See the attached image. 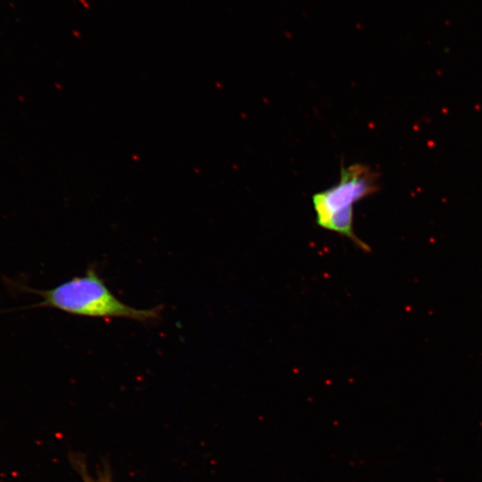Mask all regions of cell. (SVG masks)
<instances>
[{
	"label": "cell",
	"instance_id": "cell-1",
	"mask_svg": "<svg viewBox=\"0 0 482 482\" xmlns=\"http://www.w3.org/2000/svg\"><path fill=\"white\" fill-rule=\"evenodd\" d=\"M42 301L27 308H54L70 314L91 318H122L142 323L161 319L162 306L137 309L121 302L108 288L96 269L88 267L81 277H74L48 290H29Z\"/></svg>",
	"mask_w": 482,
	"mask_h": 482
},
{
	"label": "cell",
	"instance_id": "cell-2",
	"mask_svg": "<svg viewBox=\"0 0 482 482\" xmlns=\"http://www.w3.org/2000/svg\"><path fill=\"white\" fill-rule=\"evenodd\" d=\"M378 189V175L369 166L353 163L342 167L338 182L312 197L317 224L348 237L368 251V245L353 230V205Z\"/></svg>",
	"mask_w": 482,
	"mask_h": 482
}]
</instances>
